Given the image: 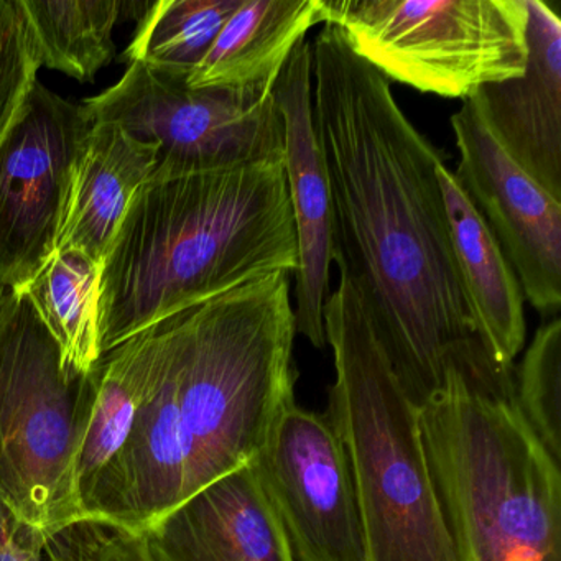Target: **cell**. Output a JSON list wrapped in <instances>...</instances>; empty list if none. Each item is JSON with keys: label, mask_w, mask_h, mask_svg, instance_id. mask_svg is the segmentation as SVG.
I'll return each mask as SVG.
<instances>
[{"label": "cell", "mask_w": 561, "mask_h": 561, "mask_svg": "<svg viewBox=\"0 0 561 561\" xmlns=\"http://www.w3.org/2000/svg\"><path fill=\"white\" fill-rule=\"evenodd\" d=\"M311 101L327 165L334 261L415 405L449 366L504 373L479 340L459 278L436 169L442 152L410 123L387 81L327 24L311 44Z\"/></svg>", "instance_id": "1"}, {"label": "cell", "mask_w": 561, "mask_h": 561, "mask_svg": "<svg viewBox=\"0 0 561 561\" xmlns=\"http://www.w3.org/2000/svg\"><path fill=\"white\" fill-rule=\"evenodd\" d=\"M156 392L83 494L84 517L146 531L249 465L295 400L290 274L254 278L163 323Z\"/></svg>", "instance_id": "2"}, {"label": "cell", "mask_w": 561, "mask_h": 561, "mask_svg": "<svg viewBox=\"0 0 561 561\" xmlns=\"http://www.w3.org/2000/svg\"><path fill=\"white\" fill-rule=\"evenodd\" d=\"M297 264L284 163L149 179L104 261L101 353Z\"/></svg>", "instance_id": "3"}, {"label": "cell", "mask_w": 561, "mask_h": 561, "mask_svg": "<svg viewBox=\"0 0 561 561\" xmlns=\"http://www.w3.org/2000/svg\"><path fill=\"white\" fill-rule=\"evenodd\" d=\"M420 425L458 561H561V465L512 393L449 366Z\"/></svg>", "instance_id": "4"}, {"label": "cell", "mask_w": 561, "mask_h": 561, "mask_svg": "<svg viewBox=\"0 0 561 561\" xmlns=\"http://www.w3.org/2000/svg\"><path fill=\"white\" fill-rule=\"evenodd\" d=\"M324 334L334 363L327 416L350 458L366 561H458L420 407L400 386L344 274L324 305Z\"/></svg>", "instance_id": "5"}, {"label": "cell", "mask_w": 561, "mask_h": 561, "mask_svg": "<svg viewBox=\"0 0 561 561\" xmlns=\"http://www.w3.org/2000/svg\"><path fill=\"white\" fill-rule=\"evenodd\" d=\"M80 380L24 294L0 287V502L47 535L84 518L77 482Z\"/></svg>", "instance_id": "6"}, {"label": "cell", "mask_w": 561, "mask_h": 561, "mask_svg": "<svg viewBox=\"0 0 561 561\" xmlns=\"http://www.w3.org/2000/svg\"><path fill=\"white\" fill-rule=\"evenodd\" d=\"M323 15L387 81L448 100L527 64L525 0H323Z\"/></svg>", "instance_id": "7"}, {"label": "cell", "mask_w": 561, "mask_h": 561, "mask_svg": "<svg viewBox=\"0 0 561 561\" xmlns=\"http://www.w3.org/2000/svg\"><path fill=\"white\" fill-rule=\"evenodd\" d=\"M93 124H116L157 149L150 179L284 163L285 127L272 84L192 88L130 61L119 81L83 101Z\"/></svg>", "instance_id": "8"}, {"label": "cell", "mask_w": 561, "mask_h": 561, "mask_svg": "<svg viewBox=\"0 0 561 561\" xmlns=\"http://www.w3.org/2000/svg\"><path fill=\"white\" fill-rule=\"evenodd\" d=\"M93 121L35 81L0 144V287L22 294L57 254Z\"/></svg>", "instance_id": "9"}, {"label": "cell", "mask_w": 561, "mask_h": 561, "mask_svg": "<svg viewBox=\"0 0 561 561\" xmlns=\"http://www.w3.org/2000/svg\"><path fill=\"white\" fill-rule=\"evenodd\" d=\"M254 465L295 561H366L350 458L327 415L288 403Z\"/></svg>", "instance_id": "10"}, {"label": "cell", "mask_w": 561, "mask_h": 561, "mask_svg": "<svg viewBox=\"0 0 561 561\" xmlns=\"http://www.w3.org/2000/svg\"><path fill=\"white\" fill-rule=\"evenodd\" d=\"M459 150L455 175L514 268L522 294L541 317L561 307V202L499 146L476 96L451 116Z\"/></svg>", "instance_id": "11"}, {"label": "cell", "mask_w": 561, "mask_h": 561, "mask_svg": "<svg viewBox=\"0 0 561 561\" xmlns=\"http://www.w3.org/2000/svg\"><path fill=\"white\" fill-rule=\"evenodd\" d=\"M285 127L284 170L298 242L295 271V328L314 347L327 346L324 305L334 261L333 211L327 165L311 101V44L291 51L274 84Z\"/></svg>", "instance_id": "12"}, {"label": "cell", "mask_w": 561, "mask_h": 561, "mask_svg": "<svg viewBox=\"0 0 561 561\" xmlns=\"http://www.w3.org/2000/svg\"><path fill=\"white\" fill-rule=\"evenodd\" d=\"M525 11L524 75L474 96L499 146L561 202V19L541 0H525Z\"/></svg>", "instance_id": "13"}, {"label": "cell", "mask_w": 561, "mask_h": 561, "mask_svg": "<svg viewBox=\"0 0 561 561\" xmlns=\"http://www.w3.org/2000/svg\"><path fill=\"white\" fill-rule=\"evenodd\" d=\"M157 561H295L254 461L147 528Z\"/></svg>", "instance_id": "14"}, {"label": "cell", "mask_w": 561, "mask_h": 561, "mask_svg": "<svg viewBox=\"0 0 561 561\" xmlns=\"http://www.w3.org/2000/svg\"><path fill=\"white\" fill-rule=\"evenodd\" d=\"M436 176L445 199L459 278L479 340L499 366L512 370L527 336L525 298L517 275L455 172L442 162Z\"/></svg>", "instance_id": "15"}, {"label": "cell", "mask_w": 561, "mask_h": 561, "mask_svg": "<svg viewBox=\"0 0 561 561\" xmlns=\"http://www.w3.org/2000/svg\"><path fill=\"white\" fill-rule=\"evenodd\" d=\"M163 359L162 323L103 354L96 367L81 377L77 442L81 504L84 492L123 448L140 410L156 392Z\"/></svg>", "instance_id": "16"}, {"label": "cell", "mask_w": 561, "mask_h": 561, "mask_svg": "<svg viewBox=\"0 0 561 561\" xmlns=\"http://www.w3.org/2000/svg\"><path fill=\"white\" fill-rule=\"evenodd\" d=\"M157 169V149L116 124H93L58 252H77L103 267L137 190Z\"/></svg>", "instance_id": "17"}, {"label": "cell", "mask_w": 561, "mask_h": 561, "mask_svg": "<svg viewBox=\"0 0 561 561\" xmlns=\"http://www.w3.org/2000/svg\"><path fill=\"white\" fill-rule=\"evenodd\" d=\"M324 24L323 0H241L202 64L192 88L272 84L305 35Z\"/></svg>", "instance_id": "18"}, {"label": "cell", "mask_w": 561, "mask_h": 561, "mask_svg": "<svg viewBox=\"0 0 561 561\" xmlns=\"http://www.w3.org/2000/svg\"><path fill=\"white\" fill-rule=\"evenodd\" d=\"M150 5L142 0H21L41 67L81 83L113 61L119 21H140Z\"/></svg>", "instance_id": "19"}, {"label": "cell", "mask_w": 561, "mask_h": 561, "mask_svg": "<svg viewBox=\"0 0 561 561\" xmlns=\"http://www.w3.org/2000/svg\"><path fill=\"white\" fill-rule=\"evenodd\" d=\"M103 267L77 252H58L22 294L58 344L71 379L100 363V287Z\"/></svg>", "instance_id": "20"}, {"label": "cell", "mask_w": 561, "mask_h": 561, "mask_svg": "<svg viewBox=\"0 0 561 561\" xmlns=\"http://www.w3.org/2000/svg\"><path fill=\"white\" fill-rule=\"evenodd\" d=\"M241 0H159L142 15L124 60L188 78Z\"/></svg>", "instance_id": "21"}, {"label": "cell", "mask_w": 561, "mask_h": 561, "mask_svg": "<svg viewBox=\"0 0 561 561\" xmlns=\"http://www.w3.org/2000/svg\"><path fill=\"white\" fill-rule=\"evenodd\" d=\"M514 403L551 458L561 465V321L541 324L514 369Z\"/></svg>", "instance_id": "22"}, {"label": "cell", "mask_w": 561, "mask_h": 561, "mask_svg": "<svg viewBox=\"0 0 561 561\" xmlns=\"http://www.w3.org/2000/svg\"><path fill=\"white\" fill-rule=\"evenodd\" d=\"M41 561H157L144 531L84 517L44 535Z\"/></svg>", "instance_id": "23"}, {"label": "cell", "mask_w": 561, "mask_h": 561, "mask_svg": "<svg viewBox=\"0 0 561 561\" xmlns=\"http://www.w3.org/2000/svg\"><path fill=\"white\" fill-rule=\"evenodd\" d=\"M41 68L21 0H0V144L18 123Z\"/></svg>", "instance_id": "24"}, {"label": "cell", "mask_w": 561, "mask_h": 561, "mask_svg": "<svg viewBox=\"0 0 561 561\" xmlns=\"http://www.w3.org/2000/svg\"><path fill=\"white\" fill-rule=\"evenodd\" d=\"M44 534L19 522L0 502V561H41Z\"/></svg>", "instance_id": "25"}]
</instances>
